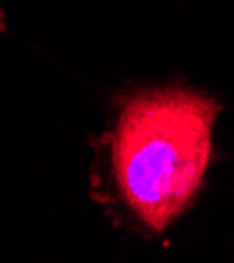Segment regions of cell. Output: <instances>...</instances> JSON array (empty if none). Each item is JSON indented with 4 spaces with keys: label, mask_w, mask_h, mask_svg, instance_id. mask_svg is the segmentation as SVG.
<instances>
[{
    "label": "cell",
    "mask_w": 234,
    "mask_h": 263,
    "mask_svg": "<svg viewBox=\"0 0 234 263\" xmlns=\"http://www.w3.org/2000/svg\"><path fill=\"white\" fill-rule=\"evenodd\" d=\"M220 105L188 89L131 97L110 137L112 179L137 221L160 234L190 206L213 156Z\"/></svg>",
    "instance_id": "6da1fadb"
}]
</instances>
